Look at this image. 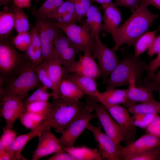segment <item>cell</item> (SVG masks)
I'll list each match as a JSON object with an SVG mask.
<instances>
[{"mask_svg":"<svg viewBox=\"0 0 160 160\" xmlns=\"http://www.w3.org/2000/svg\"><path fill=\"white\" fill-rule=\"evenodd\" d=\"M160 67V51L157 57L153 59L148 65L147 70V77L148 80H152L157 70Z\"/></svg>","mask_w":160,"mask_h":160,"instance_id":"cell-45","label":"cell"},{"mask_svg":"<svg viewBox=\"0 0 160 160\" xmlns=\"http://www.w3.org/2000/svg\"><path fill=\"white\" fill-rule=\"evenodd\" d=\"M148 7L141 4L119 27L112 38L115 44L113 48L114 51L118 50L124 44L129 46L133 45L138 38L148 31L159 15L151 12Z\"/></svg>","mask_w":160,"mask_h":160,"instance_id":"cell-2","label":"cell"},{"mask_svg":"<svg viewBox=\"0 0 160 160\" xmlns=\"http://www.w3.org/2000/svg\"><path fill=\"white\" fill-rule=\"evenodd\" d=\"M38 136L37 132L31 130L27 133L21 135L17 137L13 143L7 150L11 155L12 160H26L21 153L26 144L31 140Z\"/></svg>","mask_w":160,"mask_h":160,"instance_id":"cell-25","label":"cell"},{"mask_svg":"<svg viewBox=\"0 0 160 160\" xmlns=\"http://www.w3.org/2000/svg\"><path fill=\"white\" fill-rule=\"evenodd\" d=\"M31 41L30 31L18 33L13 39L15 47L18 50L25 52L30 45Z\"/></svg>","mask_w":160,"mask_h":160,"instance_id":"cell-36","label":"cell"},{"mask_svg":"<svg viewBox=\"0 0 160 160\" xmlns=\"http://www.w3.org/2000/svg\"><path fill=\"white\" fill-rule=\"evenodd\" d=\"M160 147V137L146 133L137 140L132 141L119 151L121 160L147 150Z\"/></svg>","mask_w":160,"mask_h":160,"instance_id":"cell-14","label":"cell"},{"mask_svg":"<svg viewBox=\"0 0 160 160\" xmlns=\"http://www.w3.org/2000/svg\"><path fill=\"white\" fill-rule=\"evenodd\" d=\"M160 85V69L155 74L153 79L147 80L145 83L144 87L152 92L158 91Z\"/></svg>","mask_w":160,"mask_h":160,"instance_id":"cell-46","label":"cell"},{"mask_svg":"<svg viewBox=\"0 0 160 160\" xmlns=\"http://www.w3.org/2000/svg\"><path fill=\"white\" fill-rule=\"evenodd\" d=\"M48 88L43 86L39 87L31 95L23 101L24 106L28 103L36 101H47L50 97L52 96V93H49L47 91Z\"/></svg>","mask_w":160,"mask_h":160,"instance_id":"cell-37","label":"cell"},{"mask_svg":"<svg viewBox=\"0 0 160 160\" xmlns=\"http://www.w3.org/2000/svg\"><path fill=\"white\" fill-rule=\"evenodd\" d=\"M57 24L79 52L92 53L95 45V37L87 29L76 23L62 24L57 22Z\"/></svg>","mask_w":160,"mask_h":160,"instance_id":"cell-4","label":"cell"},{"mask_svg":"<svg viewBox=\"0 0 160 160\" xmlns=\"http://www.w3.org/2000/svg\"><path fill=\"white\" fill-rule=\"evenodd\" d=\"M87 129L93 134L102 160H121L119 154L120 150L113 140L98 127L89 123Z\"/></svg>","mask_w":160,"mask_h":160,"instance_id":"cell-11","label":"cell"},{"mask_svg":"<svg viewBox=\"0 0 160 160\" xmlns=\"http://www.w3.org/2000/svg\"><path fill=\"white\" fill-rule=\"evenodd\" d=\"M46 61V66L49 78L52 84V96L54 99L60 97L59 86L65 75L64 68L57 60Z\"/></svg>","mask_w":160,"mask_h":160,"instance_id":"cell-23","label":"cell"},{"mask_svg":"<svg viewBox=\"0 0 160 160\" xmlns=\"http://www.w3.org/2000/svg\"><path fill=\"white\" fill-rule=\"evenodd\" d=\"M64 0H46L32 14L36 19L47 18L62 4Z\"/></svg>","mask_w":160,"mask_h":160,"instance_id":"cell-33","label":"cell"},{"mask_svg":"<svg viewBox=\"0 0 160 160\" xmlns=\"http://www.w3.org/2000/svg\"><path fill=\"white\" fill-rule=\"evenodd\" d=\"M35 25L39 32L43 61L54 59V41L60 29L55 20L48 17L36 19Z\"/></svg>","mask_w":160,"mask_h":160,"instance_id":"cell-5","label":"cell"},{"mask_svg":"<svg viewBox=\"0 0 160 160\" xmlns=\"http://www.w3.org/2000/svg\"><path fill=\"white\" fill-rule=\"evenodd\" d=\"M158 160H160V150L159 151V154L158 158Z\"/></svg>","mask_w":160,"mask_h":160,"instance_id":"cell-56","label":"cell"},{"mask_svg":"<svg viewBox=\"0 0 160 160\" xmlns=\"http://www.w3.org/2000/svg\"><path fill=\"white\" fill-rule=\"evenodd\" d=\"M33 68L40 82L48 89L52 90V84L47 71L46 61H43L39 65L34 67Z\"/></svg>","mask_w":160,"mask_h":160,"instance_id":"cell-38","label":"cell"},{"mask_svg":"<svg viewBox=\"0 0 160 160\" xmlns=\"http://www.w3.org/2000/svg\"><path fill=\"white\" fill-rule=\"evenodd\" d=\"M158 91H159V98H160V85L159 86V90Z\"/></svg>","mask_w":160,"mask_h":160,"instance_id":"cell-55","label":"cell"},{"mask_svg":"<svg viewBox=\"0 0 160 160\" xmlns=\"http://www.w3.org/2000/svg\"><path fill=\"white\" fill-rule=\"evenodd\" d=\"M92 2H95L100 4L102 6L105 4L104 0H91Z\"/></svg>","mask_w":160,"mask_h":160,"instance_id":"cell-53","label":"cell"},{"mask_svg":"<svg viewBox=\"0 0 160 160\" xmlns=\"http://www.w3.org/2000/svg\"><path fill=\"white\" fill-rule=\"evenodd\" d=\"M47 17L53 19L61 24H68L78 22L77 17L72 0L64 1Z\"/></svg>","mask_w":160,"mask_h":160,"instance_id":"cell-20","label":"cell"},{"mask_svg":"<svg viewBox=\"0 0 160 160\" xmlns=\"http://www.w3.org/2000/svg\"><path fill=\"white\" fill-rule=\"evenodd\" d=\"M47 160H76L71 155L66 152L62 147L54 153Z\"/></svg>","mask_w":160,"mask_h":160,"instance_id":"cell-47","label":"cell"},{"mask_svg":"<svg viewBox=\"0 0 160 160\" xmlns=\"http://www.w3.org/2000/svg\"><path fill=\"white\" fill-rule=\"evenodd\" d=\"M128 89H113L106 90L102 92H99L98 95L99 102L103 101L113 105H119L126 103Z\"/></svg>","mask_w":160,"mask_h":160,"instance_id":"cell-27","label":"cell"},{"mask_svg":"<svg viewBox=\"0 0 160 160\" xmlns=\"http://www.w3.org/2000/svg\"><path fill=\"white\" fill-rule=\"evenodd\" d=\"M154 114H134L131 116L132 123L136 127L145 129L156 115Z\"/></svg>","mask_w":160,"mask_h":160,"instance_id":"cell-39","label":"cell"},{"mask_svg":"<svg viewBox=\"0 0 160 160\" xmlns=\"http://www.w3.org/2000/svg\"><path fill=\"white\" fill-rule=\"evenodd\" d=\"M59 89L60 97L80 99L84 94L74 83L68 79H62Z\"/></svg>","mask_w":160,"mask_h":160,"instance_id":"cell-28","label":"cell"},{"mask_svg":"<svg viewBox=\"0 0 160 160\" xmlns=\"http://www.w3.org/2000/svg\"><path fill=\"white\" fill-rule=\"evenodd\" d=\"M10 36L5 38H0V68L4 72H8L14 67L17 55Z\"/></svg>","mask_w":160,"mask_h":160,"instance_id":"cell-17","label":"cell"},{"mask_svg":"<svg viewBox=\"0 0 160 160\" xmlns=\"http://www.w3.org/2000/svg\"><path fill=\"white\" fill-rule=\"evenodd\" d=\"M95 45L92 53L98 60L101 76L105 82L119 62L116 51L104 44L99 35L95 36Z\"/></svg>","mask_w":160,"mask_h":160,"instance_id":"cell-7","label":"cell"},{"mask_svg":"<svg viewBox=\"0 0 160 160\" xmlns=\"http://www.w3.org/2000/svg\"><path fill=\"white\" fill-rule=\"evenodd\" d=\"M77 15L78 22L81 23L91 6V0H72Z\"/></svg>","mask_w":160,"mask_h":160,"instance_id":"cell-41","label":"cell"},{"mask_svg":"<svg viewBox=\"0 0 160 160\" xmlns=\"http://www.w3.org/2000/svg\"><path fill=\"white\" fill-rule=\"evenodd\" d=\"M19 119L22 125L31 130L37 128L44 118L39 115L25 111Z\"/></svg>","mask_w":160,"mask_h":160,"instance_id":"cell-35","label":"cell"},{"mask_svg":"<svg viewBox=\"0 0 160 160\" xmlns=\"http://www.w3.org/2000/svg\"><path fill=\"white\" fill-rule=\"evenodd\" d=\"M11 0H0V5H7L9 4Z\"/></svg>","mask_w":160,"mask_h":160,"instance_id":"cell-52","label":"cell"},{"mask_svg":"<svg viewBox=\"0 0 160 160\" xmlns=\"http://www.w3.org/2000/svg\"><path fill=\"white\" fill-rule=\"evenodd\" d=\"M38 137L37 146L33 152V160H37L55 153L62 147L50 129L44 131Z\"/></svg>","mask_w":160,"mask_h":160,"instance_id":"cell-15","label":"cell"},{"mask_svg":"<svg viewBox=\"0 0 160 160\" xmlns=\"http://www.w3.org/2000/svg\"><path fill=\"white\" fill-rule=\"evenodd\" d=\"M141 4L152 5L160 10V0H142Z\"/></svg>","mask_w":160,"mask_h":160,"instance_id":"cell-50","label":"cell"},{"mask_svg":"<svg viewBox=\"0 0 160 160\" xmlns=\"http://www.w3.org/2000/svg\"><path fill=\"white\" fill-rule=\"evenodd\" d=\"M160 51V35L156 37L152 44L148 48L147 55L151 57Z\"/></svg>","mask_w":160,"mask_h":160,"instance_id":"cell-48","label":"cell"},{"mask_svg":"<svg viewBox=\"0 0 160 160\" xmlns=\"http://www.w3.org/2000/svg\"><path fill=\"white\" fill-rule=\"evenodd\" d=\"M93 111L91 108L81 113L62 132L58 138L62 147H70L73 145L78 137L82 133L92 118H97L95 114H92Z\"/></svg>","mask_w":160,"mask_h":160,"instance_id":"cell-8","label":"cell"},{"mask_svg":"<svg viewBox=\"0 0 160 160\" xmlns=\"http://www.w3.org/2000/svg\"><path fill=\"white\" fill-rule=\"evenodd\" d=\"M104 10L102 16L104 31L110 33L113 38L122 21L120 10L113 3L102 7Z\"/></svg>","mask_w":160,"mask_h":160,"instance_id":"cell-18","label":"cell"},{"mask_svg":"<svg viewBox=\"0 0 160 160\" xmlns=\"http://www.w3.org/2000/svg\"><path fill=\"white\" fill-rule=\"evenodd\" d=\"M104 2L105 4L104 5L102 6V7L113 3L112 1V0H104Z\"/></svg>","mask_w":160,"mask_h":160,"instance_id":"cell-54","label":"cell"},{"mask_svg":"<svg viewBox=\"0 0 160 160\" xmlns=\"http://www.w3.org/2000/svg\"><path fill=\"white\" fill-rule=\"evenodd\" d=\"M15 28V16L11 11L0 12V37L5 38L10 36Z\"/></svg>","mask_w":160,"mask_h":160,"instance_id":"cell-30","label":"cell"},{"mask_svg":"<svg viewBox=\"0 0 160 160\" xmlns=\"http://www.w3.org/2000/svg\"><path fill=\"white\" fill-rule=\"evenodd\" d=\"M54 59L58 60L63 66L70 65L75 61L79 52L60 29L54 40Z\"/></svg>","mask_w":160,"mask_h":160,"instance_id":"cell-13","label":"cell"},{"mask_svg":"<svg viewBox=\"0 0 160 160\" xmlns=\"http://www.w3.org/2000/svg\"><path fill=\"white\" fill-rule=\"evenodd\" d=\"M148 65L140 57H135L134 55H126L109 75L106 82V90L129 84L132 79L139 80Z\"/></svg>","mask_w":160,"mask_h":160,"instance_id":"cell-3","label":"cell"},{"mask_svg":"<svg viewBox=\"0 0 160 160\" xmlns=\"http://www.w3.org/2000/svg\"><path fill=\"white\" fill-rule=\"evenodd\" d=\"M0 115L4 119V129H12L15 122L25 111L23 99L14 96L3 95Z\"/></svg>","mask_w":160,"mask_h":160,"instance_id":"cell-12","label":"cell"},{"mask_svg":"<svg viewBox=\"0 0 160 160\" xmlns=\"http://www.w3.org/2000/svg\"><path fill=\"white\" fill-rule=\"evenodd\" d=\"M0 160H12L10 153L7 151L0 153Z\"/></svg>","mask_w":160,"mask_h":160,"instance_id":"cell-51","label":"cell"},{"mask_svg":"<svg viewBox=\"0 0 160 160\" xmlns=\"http://www.w3.org/2000/svg\"><path fill=\"white\" fill-rule=\"evenodd\" d=\"M31 39V43L25 52L26 56L31 60L34 67L43 62L42 49L39 31L35 25L30 31Z\"/></svg>","mask_w":160,"mask_h":160,"instance_id":"cell-24","label":"cell"},{"mask_svg":"<svg viewBox=\"0 0 160 160\" xmlns=\"http://www.w3.org/2000/svg\"><path fill=\"white\" fill-rule=\"evenodd\" d=\"M160 147L148 149L130 157L126 160H158Z\"/></svg>","mask_w":160,"mask_h":160,"instance_id":"cell-42","label":"cell"},{"mask_svg":"<svg viewBox=\"0 0 160 160\" xmlns=\"http://www.w3.org/2000/svg\"><path fill=\"white\" fill-rule=\"evenodd\" d=\"M105 107L113 119L118 123L122 136V141L128 144L131 142L137 133L136 127L132 123L127 109L119 105H113L100 102Z\"/></svg>","mask_w":160,"mask_h":160,"instance_id":"cell-9","label":"cell"},{"mask_svg":"<svg viewBox=\"0 0 160 160\" xmlns=\"http://www.w3.org/2000/svg\"><path fill=\"white\" fill-rule=\"evenodd\" d=\"M25 111L31 112L45 118L49 114L51 103L48 101H36L28 103L24 106Z\"/></svg>","mask_w":160,"mask_h":160,"instance_id":"cell-34","label":"cell"},{"mask_svg":"<svg viewBox=\"0 0 160 160\" xmlns=\"http://www.w3.org/2000/svg\"><path fill=\"white\" fill-rule=\"evenodd\" d=\"M68 74L67 79L74 83L84 93L88 96V98L99 102L98 95L99 92L97 89L95 79L74 73H70Z\"/></svg>","mask_w":160,"mask_h":160,"instance_id":"cell-21","label":"cell"},{"mask_svg":"<svg viewBox=\"0 0 160 160\" xmlns=\"http://www.w3.org/2000/svg\"><path fill=\"white\" fill-rule=\"evenodd\" d=\"M158 30L147 32L136 41L133 46L135 50L134 55L136 57L140 56L148 49L156 38L155 35Z\"/></svg>","mask_w":160,"mask_h":160,"instance_id":"cell-31","label":"cell"},{"mask_svg":"<svg viewBox=\"0 0 160 160\" xmlns=\"http://www.w3.org/2000/svg\"><path fill=\"white\" fill-rule=\"evenodd\" d=\"M146 133L160 137V116L157 114L145 128Z\"/></svg>","mask_w":160,"mask_h":160,"instance_id":"cell-43","label":"cell"},{"mask_svg":"<svg viewBox=\"0 0 160 160\" xmlns=\"http://www.w3.org/2000/svg\"><path fill=\"white\" fill-rule=\"evenodd\" d=\"M129 113L132 114H160V103L155 99L141 102L127 108Z\"/></svg>","mask_w":160,"mask_h":160,"instance_id":"cell-29","label":"cell"},{"mask_svg":"<svg viewBox=\"0 0 160 160\" xmlns=\"http://www.w3.org/2000/svg\"><path fill=\"white\" fill-rule=\"evenodd\" d=\"M31 0H14V3L17 6L22 8H29L30 7Z\"/></svg>","mask_w":160,"mask_h":160,"instance_id":"cell-49","label":"cell"},{"mask_svg":"<svg viewBox=\"0 0 160 160\" xmlns=\"http://www.w3.org/2000/svg\"><path fill=\"white\" fill-rule=\"evenodd\" d=\"M67 152L71 155L76 160H102L101 155L96 148L85 146L70 147H62Z\"/></svg>","mask_w":160,"mask_h":160,"instance_id":"cell-26","label":"cell"},{"mask_svg":"<svg viewBox=\"0 0 160 160\" xmlns=\"http://www.w3.org/2000/svg\"><path fill=\"white\" fill-rule=\"evenodd\" d=\"M70 73L94 79L101 76L99 66L89 52L84 53L82 56L79 55V60L76 61L70 68L68 74Z\"/></svg>","mask_w":160,"mask_h":160,"instance_id":"cell-16","label":"cell"},{"mask_svg":"<svg viewBox=\"0 0 160 160\" xmlns=\"http://www.w3.org/2000/svg\"><path fill=\"white\" fill-rule=\"evenodd\" d=\"M78 99L60 97L51 103L49 115L34 130L41 135L44 130L52 127L57 133L63 130L78 116L85 111L91 108Z\"/></svg>","mask_w":160,"mask_h":160,"instance_id":"cell-1","label":"cell"},{"mask_svg":"<svg viewBox=\"0 0 160 160\" xmlns=\"http://www.w3.org/2000/svg\"><path fill=\"white\" fill-rule=\"evenodd\" d=\"M86 19L81 21L82 26L87 29L94 36L99 35L104 30L102 16L100 8L91 5L86 14Z\"/></svg>","mask_w":160,"mask_h":160,"instance_id":"cell-22","label":"cell"},{"mask_svg":"<svg viewBox=\"0 0 160 160\" xmlns=\"http://www.w3.org/2000/svg\"><path fill=\"white\" fill-rule=\"evenodd\" d=\"M23 8L16 5L13 3L11 10L15 15V28L17 33L29 31L30 29L28 16Z\"/></svg>","mask_w":160,"mask_h":160,"instance_id":"cell-32","label":"cell"},{"mask_svg":"<svg viewBox=\"0 0 160 160\" xmlns=\"http://www.w3.org/2000/svg\"><path fill=\"white\" fill-rule=\"evenodd\" d=\"M141 0H115L113 3L116 6L127 7L132 12L139 7L141 5Z\"/></svg>","mask_w":160,"mask_h":160,"instance_id":"cell-44","label":"cell"},{"mask_svg":"<svg viewBox=\"0 0 160 160\" xmlns=\"http://www.w3.org/2000/svg\"><path fill=\"white\" fill-rule=\"evenodd\" d=\"M39 81L34 68H26L11 84L3 95L17 97L24 99L28 91L38 86Z\"/></svg>","mask_w":160,"mask_h":160,"instance_id":"cell-10","label":"cell"},{"mask_svg":"<svg viewBox=\"0 0 160 160\" xmlns=\"http://www.w3.org/2000/svg\"><path fill=\"white\" fill-rule=\"evenodd\" d=\"M86 103L95 112L105 133L113 140L119 149H121L123 147L121 145L122 136L120 128L105 105L89 98L87 99Z\"/></svg>","mask_w":160,"mask_h":160,"instance_id":"cell-6","label":"cell"},{"mask_svg":"<svg viewBox=\"0 0 160 160\" xmlns=\"http://www.w3.org/2000/svg\"><path fill=\"white\" fill-rule=\"evenodd\" d=\"M136 80L133 79L129 82L127 101L124 106L129 108L138 102H142L155 99L153 92L144 86L136 87Z\"/></svg>","mask_w":160,"mask_h":160,"instance_id":"cell-19","label":"cell"},{"mask_svg":"<svg viewBox=\"0 0 160 160\" xmlns=\"http://www.w3.org/2000/svg\"><path fill=\"white\" fill-rule=\"evenodd\" d=\"M12 129H4L0 139V153L4 151L11 146L17 136Z\"/></svg>","mask_w":160,"mask_h":160,"instance_id":"cell-40","label":"cell"}]
</instances>
